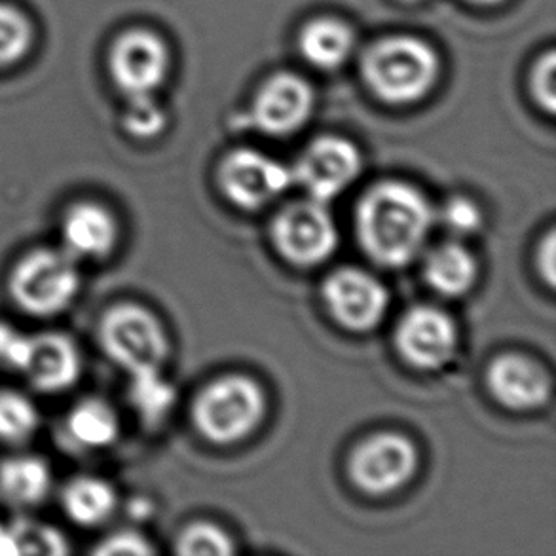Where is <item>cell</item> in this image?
Segmentation results:
<instances>
[{
    "label": "cell",
    "mask_w": 556,
    "mask_h": 556,
    "mask_svg": "<svg viewBox=\"0 0 556 556\" xmlns=\"http://www.w3.org/2000/svg\"><path fill=\"white\" fill-rule=\"evenodd\" d=\"M357 238L370 261L405 268L428 243L435 211L418 188L401 181L378 182L357 205Z\"/></svg>",
    "instance_id": "cell-1"
},
{
    "label": "cell",
    "mask_w": 556,
    "mask_h": 556,
    "mask_svg": "<svg viewBox=\"0 0 556 556\" xmlns=\"http://www.w3.org/2000/svg\"><path fill=\"white\" fill-rule=\"evenodd\" d=\"M437 75V53L420 38H382L363 55V76L370 90L393 105L424 98L433 88Z\"/></svg>",
    "instance_id": "cell-2"
},
{
    "label": "cell",
    "mask_w": 556,
    "mask_h": 556,
    "mask_svg": "<svg viewBox=\"0 0 556 556\" xmlns=\"http://www.w3.org/2000/svg\"><path fill=\"white\" fill-rule=\"evenodd\" d=\"M192 414L203 439L215 444L238 443L261 426L266 397L253 378L223 376L203 388L195 397Z\"/></svg>",
    "instance_id": "cell-3"
},
{
    "label": "cell",
    "mask_w": 556,
    "mask_h": 556,
    "mask_svg": "<svg viewBox=\"0 0 556 556\" xmlns=\"http://www.w3.org/2000/svg\"><path fill=\"white\" fill-rule=\"evenodd\" d=\"M80 289L76 258L67 251L38 249L15 264L10 276V293L15 304L30 316L60 314L75 301Z\"/></svg>",
    "instance_id": "cell-4"
},
{
    "label": "cell",
    "mask_w": 556,
    "mask_h": 556,
    "mask_svg": "<svg viewBox=\"0 0 556 556\" xmlns=\"http://www.w3.org/2000/svg\"><path fill=\"white\" fill-rule=\"evenodd\" d=\"M99 340L106 355L129 375L162 370L169 354L159 317L137 304H118L109 309L99 325Z\"/></svg>",
    "instance_id": "cell-5"
},
{
    "label": "cell",
    "mask_w": 556,
    "mask_h": 556,
    "mask_svg": "<svg viewBox=\"0 0 556 556\" xmlns=\"http://www.w3.org/2000/svg\"><path fill=\"white\" fill-rule=\"evenodd\" d=\"M271 241L287 263L312 268L339 248V228L324 202L314 198L289 203L271 220Z\"/></svg>",
    "instance_id": "cell-6"
},
{
    "label": "cell",
    "mask_w": 556,
    "mask_h": 556,
    "mask_svg": "<svg viewBox=\"0 0 556 556\" xmlns=\"http://www.w3.org/2000/svg\"><path fill=\"white\" fill-rule=\"evenodd\" d=\"M418 469V451L401 433H376L355 446L348 473L369 496H386L403 489Z\"/></svg>",
    "instance_id": "cell-7"
},
{
    "label": "cell",
    "mask_w": 556,
    "mask_h": 556,
    "mask_svg": "<svg viewBox=\"0 0 556 556\" xmlns=\"http://www.w3.org/2000/svg\"><path fill=\"white\" fill-rule=\"evenodd\" d=\"M293 185L291 167L251 149L230 152L218 167V187L241 210H263Z\"/></svg>",
    "instance_id": "cell-8"
},
{
    "label": "cell",
    "mask_w": 556,
    "mask_h": 556,
    "mask_svg": "<svg viewBox=\"0 0 556 556\" xmlns=\"http://www.w3.org/2000/svg\"><path fill=\"white\" fill-rule=\"evenodd\" d=\"M109 71L126 99L152 98L166 80L169 50L152 30H126L111 46Z\"/></svg>",
    "instance_id": "cell-9"
},
{
    "label": "cell",
    "mask_w": 556,
    "mask_h": 556,
    "mask_svg": "<svg viewBox=\"0 0 556 556\" xmlns=\"http://www.w3.org/2000/svg\"><path fill=\"white\" fill-rule=\"evenodd\" d=\"M324 301L332 319L352 332L372 331L390 308V293L382 281L359 268L332 271L325 279Z\"/></svg>",
    "instance_id": "cell-10"
},
{
    "label": "cell",
    "mask_w": 556,
    "mask_h": 556,
    "mask_svg": "<svg viewBox=\"0 0 556 556\" xmlns=\"http://www.w3.org/2000/svg\"><path fill=\"white\" fill-rule=\"evenodd\" d=\"M395 348L414 369H443L458 352V327L443 309L414 306L399 319Z\"/></svg>",
    "instance_id": "cell-11"
},
{
    "label": "cell",
    "mask_w": 556,
    "mask_h": 556,
    "mask_svg": "<svg viewBox=\"0 0 556 556\" xmlns=\"http://www.w3.org/2000/svg\"><path fill=\"white\" fill-rule=\"evenodd\" d=\"M362 172V154L354 143L342 137H319L302 152L294 166V182H299L309 198L331 202L354 185Z\"/></svg>",
    "instance_id": "cell-12"
},
{
    "label": "cell",
    "mask_w": 556,
    "mask_h": 556,
    "mask_svg": "<svg viewBox=\"0 0 556 556\" xmlns=\"http://www.w3.org/2000/svg\"><path fill=\"white\" fill-rule=\"evenodd\" d=\"M314 109L309 84L293 73H278L256 93L251 121L268 136H289L308 122Z\"/></svg>",
    "instance_id": "cell-13"
},
{
    "label": "cell",
    "mask_w": 556,
    "mask_h": 556,
    "mask_svg": "<svg viewBox=\"0 0 556 556\" xmlns=\"http://www.w3.org/2000/svg\"><path fill=\"white\" fill-rule=\"evenodd\" d=\"M486 386L500 405L527 413L549 403L553 378L540 363L520 354H505L490 363Z\"/></svg>",
    "instance_id": "cell-14"
},
{
    "label": "cell",
    "mask_w": 556,
    "mask_h": 556,
    "mask_svg": "<svg viewBox=\"0 0 556 556\" xmlns=\"http://www.w3.org/2000/svg\"><path fill=\"white\" fill-rule=\"evenodd\" d=\"M22 370L37 390L55 393L67 390L80 378L83 359L73 340L58 332H45L29 337Z\"/></svg>",
    "instance_id": "cell-15"
},
{
    "label": "cell",
    "mask_w": 556,
    "mask_h": 556,
    "mask_svg": "<svg viewBox=\"0 0 556 556\" xmlns=\"http://www.w3.org/2000/svg\"><path fill=\"white\" fill-rule=\"evenodd\" d=\"M63 249L73 258L99 261L113 253L118 241V225L113 213L93 202L76 203L61 223Z\"/></svg>",
    "instance_id": "cell-16"
},
{
    "label": "cell",
    "mask_w": 556,
    "mask_h": 556,
    "mask_svg": "<svg viewBox=\"0 0 556 556\" xmlns=\"http://www.w3.org/2000/svg\"><path fill=\"white\" fill-rule=\"evenodd\" d=\"M424 278L435 293L456 299L473 289L479 278V264L462 243L446 241L429 251L424 261Z\"/></svg>",
    "instance_id": "cell-17"
},
{
    "label": "cell",
    "mask_w": 556,
    "mask_h": 556,
    "mask_svg": "<svg viewBox=\"0 0 556 556\" xmlns=\"http://www.w3.org/2000/svg\"><path fill=\"white\" fill-rule=\"evenodd\" d=\"M299 46L302 58L309 65L321 71H332L346 63L350 53L354 52L355 37L346 23L321 17L309 22L302 29Z\"/></svg>",
    "instance_id": "cell-18"
},
{
    "label": "cell",
    "mask_w": 556,
    "mask_h": 556,
    "mask_svg": "<svg viewBox=\"0 0 556 556\" xmlns=\"http://www.w3.org/2000/svg\"><path fill=\"white\" fill-rule=\"evenodd\" d=\"M52 489V471L45 459L17 456L0 464V490L15 504L42 502Z\"/></svg>",
    "instance_id": "cell-19"
},
{
    "label": "cell",
    "mask_w": 556,
    "mask_h": 556,
    "mask_svg": "<svg viewBox=\"0 0 556 556\" xmlns=\"http://www.w3.org/2000/svg\"><path fill=\"white\" fill-rule=\"evenodd\" d=\"M63 505L75 522L84 527H96L113 515L116 492L103 479L80 477L68 484L63 494Z\"/></svg>",
    "instance_id": "cell-20"
},
{
    "label": "cell",
    "mask_w": 556,
    "mask_h": 556,
    "mask_svg": "<svg viewBox=\"0 0 556 556\" xmlns=\"http://www.w3.org/2000/svg\"><path fill=\"white\" fill-rule=\"evenodd\" d=\"M68 433L86 448H103L118 437V416L105 401L88 399L68 414Z\"/></svg>",
    "instance_id": "cell-21"
},
{
    "label": "cell",
    "mask_w": 556,
    "mask_h": 556,
    "mask_svg": "<svg viewBox=\"0 0 556 556\" xmlns=\"http://www.w3.org/2000/svg\"><path fill=\"white\" fill-rule=\"evenodd\" d=\"M131 376L129 401L147 424L166 418L175 403V390L160 370H143Z\"/></svg>",
    "instance_id": "cell-22"
},
{
    "label": "cell",
    "mask_w": 556,
    "mask_h": 556,
    "mask_svg": "<svg viewBox=\"0 0 556 556\" xmlns=\"http://www.w3.org/2000/svg\"><path fill=\"white\" fill-rule=\"evenodd\" d=\"M33 25L20 8L0 0V68L22 61L33 45Z\"/></svg>",
    "instance_id": "cell-23"
},
{
    "label": "cell",
    "mask_w": 556,
    "mask_h": 556,
    "mask_svg": "<svg viewBox=\"0 0 556 556\" xmlns=\"http://www.w3.org/2000/svg\"><path fill=\"white\" fill-rule=\"evenodd\" d=\"M40 424L38 410L33 401L15 393L0 391V439L10 443H20L29 439Z\"/></svg>",
    "instance_id": "cell-24"
},
{
    "label": "cell",
    "mask_w": 556,
    "mask_h": 556,
    "mask_svg": "<svg viewBox=\"0 0 556 556\" xmlns=\"http://www.w3.org/2000/svg\"><path fill=\"white\" fill-rule=\"evenodd\" d=\"M175 551L185 556H230L236 549L232 540L217 525L194 522L179 534Z\"/></svg>",
    "instance_id": "cell-25"
},
{
    "label": "cell",
    "mask_w": 556,
    "mask_h": 556,
    "mask_svg": "<svg viewBox=\"0 0 556 556\" xmlns=\"http://www.w3.org/2000/svg\"><path fill=\"white\" fill-rule=\"evenodd\" d=\"M166 121V113L154 96L128 99V106L124 113V128L129 136L152 139L164 131Z\"/></svg>",
    "instance_id": "cell-26"
},
{
    "label": "cell",
    "mask_w": 556,
    "mask_h": 556,
    "mask_svg": "<svg viewBox=\"0 0 556 556\" xmlns=\"http://www.w3.org/2000/svg\"><path fill=\"white\" fill-rule=\"evenodd\" d=\"M8 530H10V538L14 542L15 555H20V553L61 555V553L67 551L61 535L52 528L20 522V525H14Z\"/></svg>",
    "instance_id": "cell-27"
},
{
    "label": "cell",
    "mask_w": 556,
    "mask_h": 556,
    "mask_svg": "<svg viewBox=\"0 0 556 556\" xmlns=\"http://www.w3.org/2000/svg\"><path fill=\"white\" fill-rule=\"evenodd\" d=\"M444 226L458 236H469L477 230H481L482 211L477 203L471 202L469 198L456 195L451 202L444 203L441 211Z\"/></svg>",
    "instance_id": "cell-28"
},
{
    "label": "cell",
    "mask_w": 556,
    "mask_h": 556,
    "mask_svg": "<svg viewBox=\"0 0 556 556\" xmlns=\"http://www.w3.org/2000/svg\"><path fill=\"white\" fill-rule=\"evenodd\" d=\"M532 91L538 103L547 111L555 113L556 109V58L555 52H547L532 73Z\"/></svg>",
    "instance_id": "cell-29"
},
{
    "label": "cell",
    "mask_w": 556,
    "mask_h": 556,
    "mask_svg": "<svg viewBox=\"0 0 556 556\" xmlns=\"http://www.w3.org/2000/svg\"><path fill=\"white\" fill-rule=\"evenodd\" d=\"M27 348H29V337L15 331L10 325L0 324V363H4L12 369L22 370Z\"/></svg>",
    "instance_id": "cell-30"
},
{
    "label": "cell",
    "mask_w": 556,
    "mask_h": 556,
    "mask_svg": "<svg viewBox=\"0 0 556 556\" xmlns=\"http://www.w3.org/2000/svg\"><path fill=\"white\" fill-rule=\"evenodd\" d=\"M98 555H129V556H143L152 555L154 549L151 543L144 540L143 535L136 534V532H118V534L106 538L103 545H99L96 549Z\"/></svg>",
    "instance_id": "cell-31"
},
{
    "label": "cell",
    "mask_w": 556,
    "mask_h": 556,
    "mask_svg": "<svg viewBox=\"0 0 556 556\" xmlns=\"http://www.w3.org/2000/svg\"><path fill=\"white\" fill-rule=\"evenodd\" d=\"M538 268L545 283L549 287H555L556 281V233L551 228L545 240L540 245V253H538Z\"/></svg>",
    "instance_id": "cell-32"
},
{
    "label": "cell",
    "mask_w": 556,
    "mask_h": 556,
    "mask_svg": "<svg viewBox=\"0 0 556 556\" xmlns=\"http://www.w3.org/2000/svg\"><path fill=\"white\" fill-rule=\"evenodd\" d=\"M469 2H473V4H482V7H490V4H497V2H502V0H469Z\"/></svg>",
    "instance_id": "cell-33"
},
{
    "label": "cell",
    "mask_w": 556,
    "mask_h": 556,
    "mask_svg": "<svg viewBox=\"0 0 556 556\" xmlns=\"http://www.w3.org/2000/svg\"><path fill=\"white\" fill-rule=\"evenodd\" d=\"M403 2H420V0H403Z\"/></svg>",
    "instance_id": "cell-34"
}]
</instances>
